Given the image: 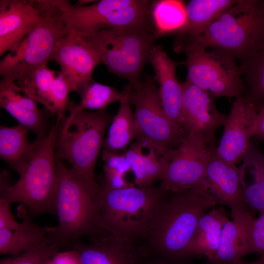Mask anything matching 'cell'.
Wrapping results in <instances>:
<instances>
[{
  "mask_svg": "<svg viewBox=\"0 0 264 264\" xmlns=\"http://www.w3.org/2000/svg\"><path fill=\"white\" fill-rule=\"evenodd\" d=\"M205 181L218 203L231 209L232 216L250 210L244 201L238 168L220 159L216 152L207 166Z\"/></svg>",
  "mask_w": 264,
  "mask_h": 264,
  "instance_id": "cell-19",
  "label": "cell"
},
{
  "mask_svg": "<svg viewBox=\"0 0 264 264\" xmlns=\"http://www.w3.org/2000/svg\"><path fill=\"white\" fill-rule=\"evenodd\" d=\"M181 84L186 133L190 129H195L207 142L217 146L216 131L219 127L224 125L227 116L217 110L215 98L209 93L196 87L187 79Z\"/></svg>",
  "mask_w": 264,
  "mask_h": 264,
  "instance_id": "cell-16",
  "label": "cell"
},
{
  "mask_svg": "<svg viewBox=\"0 0 264 264\" xmlns=\"http://www.w3.org/2000/svg\"><path fill=\"white\" fill-rule=\"evenodd\" d=\"M68 86L61 72L54 81L46 110L52 115L63 116L68 109Z\"/></svg>",
  "mask_w": 264,
  "mask_h": 264,
  "instance_id": "cell-35",
  "label": "cell"
},
{
  "mask_svg": "<svg viewBox=\"0 0 264 264\" xmlns=\"http://www.w3.org/2000/svg\"><path fill=\"white\" fill-rule=\"evenodd\" d=\"M217 148L207 142L197 130H189L177 148L161 157L163 170L159 187L172 193L204 183L207 166Z\"/></svg>",
  "mask_w": 264,
  "mask_h": 264,
  "instance_id": "cell-12",
  "label": "cell"
},
{
  "mask_svg": "<svg viewBox=\"0 0 264 264\" xmlns=\"http://www.w3.org/2000/svg\"><path fill=\"white\" fill-rule=\"evenodd\" d=\"M48 0H0V56L16 47L44 19Z\"/></svg>",
  "mask_w": 264,
  "mask_h": 264,
  "instance_id": "cell-14",
  "label": "cell"
},
{
  "mask_svg": "<svg viewBox=\"0 0 264 264\" xmlns=\"http://www.w3.org/2000/svg\"><path fill=\"white\" fill-rule=\"evenodd\" d=\"M52 261L53 264H82L78 252L73 249L59 252Z\"/></svg>",
  "mask_w": 264,
  "mask_h": 264,
  "instance_id": "cell-38",
  "label": "cell"
},
{
  "mask_svg": "<svg viewBox=\"0 0 264 264\" xmlns=\"http://www.w3.org/2000/svg\"><path fill=\"white\" fill-rule=\"evenodd\" d=\"M20 225L11 212L10 204L0 200V229L15 230Z\"/></svg>",
  "mask_w": 264,
  "mask_h": 264,
  "instance_id": "cell-37",
  "label": "cell"
},
{
  "mask_svg": "<svg viewBox=\"0 0 264 264\" xmlns=\"http://www.w3.org/2000/svg\"><path fill=\"white\" fill-rule=\"evenodd\" d=\"M22 205L19 210L22 218L19 227L15 230L0 229L1 254L17 255L44 243L52 242L46 227H41L34 222L31 212Z\"/></svg>",
  "mask_w": 264,
  "mask_h": 264,
  "instance_id": "cell-23",
  "label": "cell"
},
{
  "mask_svg": "<svg viewBox=\"0 0 264 264\" xmlns=\"http://www.w3.org/2000/svg\"><path fill=\"white\" fill-rule=\"evenodd\" d=\"M148 62L153 66L159 85L160 98L166 115L185 132L183 89L176 75L177 66L185 63L172 60L161 45L156 44L151 51Z\"/></svg>",
  "mask_w": 264,
  "mask_h": 264,
  "instance_id": "cell-17",
  "label": "cell"
},
{
  "mask_svg": "<svg viewBox=\"0 0 264 264\" xmlns=\"http://www.w3.org/2000/svg\"><path fill=\"white\" fill-rule=\"evenodd\" d=\"M66 118L58 116L47 135L34 142L31 155L16 182L9 185L6 172L1 173L0 200L25 205L33 217L44 213L56 215L59 173L55 149Z\"/></svg>",
  "mask_w": 264,
  "mask_h": 264,
  "instance_id": "cell-2",
  "label": "cell"
},
{
  "mask_svg": "<svg viewBox=\"0 0 264 264\" xmlns=\"http://www.w3.org/2000/svg\"><path fill=\"white\" fill-rule=\"evenodd\" d=\"M51 60L61 67V73L70 91H78L93 81L92 73L100 63L94 48L80 35L68 33L57 43Z\"/></svg>",
  "mask_w": 264,
  "mask_h": 264,
  "instance_id": "cell-13",
  "label": "cell"
},
{
  "mask_svg": "<svg viewBox=\"0 0 264 264\" xmlns=\"http://www.w3.org/2000/svg\"><path fill=\"white\" fill-rule=\"evenodd\" d=\"M254 136L259 139H264V103L259 106L256 120Z\"/></svg>",
  "mask_w": 264,
  "mask_h": 264,
  "instance_id": "cell-39",
  "label": "cell"
},
{
  "mask_svg": "<svg viewBox=\"0 0 264 264\" xmlns=\"http://www.w3.org/2000/svg\"><path fill=\"white\" fill-rule=\"evenodd\" d=\"M262 2H263V5L264 6V0H262Z\"/></svg>",
  "mask_w": 264,
  "mask_h": 264,
  "instance_id": "cell-43",
  "label": "cell"
},
{
  "mask_svg": "<svg viewBox=\"0 0 264 264\" xmlns=\"http://www.w3.org/2000/svg\"><path fill=\"white\" fill-rule=\"evenodd\" d=\"M119 102L118 110L110 124L103 144V150L111 153H118L138 135L134 113L128 97Z\"/></svg>",
  "mask_w": 264,
  "mask_h": 264,
  "instance_id": "cell-28",
  "label": "cell"
},
{
  "mask_svg": "<svg viewBox=\"0 0 264 264\" xmlns=\"http://www.w3.org/2000/svg\"><path fill=\"white\" fill-rule=\"evenodd\" d=\"M145 143L140 139L132 143L125 152L135 176V183L139 187H149L159 179L163 172V164L161 157L153 149H149L145 154L143 149Z\"/></svg>",
  "mask_w": 264,
  "mask_h": 264,
  "instance_id": "cell-27",
  "label": "cell"
},
{
  "mask_svg": "<svg viewBox=\"0 0 264 264\" xmlns=\"http://www.w3.org/2000/svg\"><path fill=\"white\" fill-rule=\"evenodd\" d=\"M28 131L18 124L15 127L0 125V156L20 175L32 152L34 143L29 141Z\"/></svg>",
  "mask_w": 264,
  "mask_h": 264,
  "instance_id": "cell-25",
  "label": "cell"
},
{
  "mask_svg": "<svg viewBox=\"0 0 264 264\" xmlns=\"http://www.w3.org/2000/svg\"><path fill=\"white\" fill-rule=\"evenodd\" d=\"M259 106L246 96L236 98L224 125V129L216 155L224 161L236 164L242 161L255 135Z\"/></svg>",
  "mask_w": 264,
  "mask_h": 264,
  "instance_id": "cell-15",
  "label": "cell"
},
{
  "mask_svg": "<svg viewBox=\"0 0 264 264\" xmlns=\"http://www.w3.org/2000/svg\"><path fill=\"white\" fill-rule=\"evenodd\" d=\"M174 49L186 55L187 79L214 98H237L245 94L239 66L228 53L216 48L207 51L181 36H177Z\"/></svg>",
  "mask_w": 264,
  "mask_h": 264,
  "instance_id": "cell-9",
  "label": "cell"
},
{
  "mask_svg": "<svg viewBox=\"0 0 264 264\" xmlns=\"http://www.w3.org/2000/svg\"><path fill=\"white\" fill-rule=\"evenodd\" d=\"M206 49L228 53L243 63L264 43V6L262 0H237L197 36H180Z\"/></svg>",
  "mask_w": 264,
  "mask_h": 264,
  "instance_id": "cell-4",
  "label": "cell"
},
{
  "mask_svg": "<svg viewBox=\"0 0 264 264\" xmlns=\"http://www.w3.org/2000/svg\"><path fill=\"white\" fill-rule=\"evenodd\" d=\"M57 243H44L17 255L1 259L0 264H46L59 252Z\"/></svg>",
  "mask_w": 264,
  "mask_h": 264,
  "instance_id": "cell-34",
  "label": "cell"
},
{
  "mask_svg": "<svg viewBox=\"0 0 264 264\" xmlns=\"http://www.w3.org/2000/svg\"><path fill=\"white\" fill-rule=\"evenodd\" d=\"M44 19L0 61L2 79L18 85L47 65L58 41L67 34L59 9L52 0Z\"/></svg>",
  "mask_w": 264,
  "mask_h": 264,
  "instance_id": "cell-10",
  "label": "cell"
},
{
  "mask_svg": "<svg viewBox=\"0 0 264 264\" xmlns=\"http://www.w3.org/2000/svg\"><path fill=\"white\" fill-rule=\"evenodd\" d=\"M101 188L105 228L134 243L146 239L168 193L154 186L113 189L103 183Z\"/></svg>",
  "mask_w": 264,
  "mask_h": 264,
  "instance_id": "cell-5",
  "label": "cell"
},
{
  "mask_svg": "<svg viewBox=\"0 0 264 264\" xmlns=\"http://www.w3.org/2000/svg\"><path fill=\"white\" fill-rule=\"evenodd\" d=\"M59 9L67 34L87 35L102 29L153 24V1L101 0L89 5L52 0Z\"/></svg>",
  "mask_w": 264,
  "mask_h": 264,
  "instance_id": "cell-8",
  "label": "cell"
},
{
  "mask_svg": "<svg viewBox=\"0 0 264 264\" xmlns=\"http://www.w3.org/2000/svg\"><path fill=\"white\" fill-rule=\"evenodd\" d=\"M69 115L61 128L55 157L67 160L73 169L94 178V170L104 135L113 116L106 110H75L69 104Z\"/></svg>",
  "mask_w": 264,
  "mask_h": 264,
  "instance_id": "cell-7",
  "label": "cell"
},
{
  "mask_svg": "<svg viewBox=\"0 0 264 264\" xmlns=\"http://www.w3.org/2000/svg\"><path fill=\"white\" fill-rule=\"evenodd\" d=\"M254 213L246 210L225 223L216 256L208 264H231L250 254V231Z\"/></svg>",
  "mask_w": 264,
  "mask_h": 264,
  "instance_id": "cell-20",
  "label": "cell"
},
{
  "mask_svg": "<svg viewBox=\"0 0 264 264\" xmlns=\"http://www.w3.org/2000/svg\"><path fill=\"white\" fill-rule=\"evenodd\" d=\"M239 66L246 86L244 96L258 106L264 103V43Z\"/></svg>",
  "mask_w": 264,
  "mask_h": 264,
  "instance_id": "cell-31",
  "label": "cell"
},
{
  "mask_svg": "<svg viewBox=\"0 0 264 264\" xmlns=\"http://www.w3.org/2000/svg\"><path fill=\"white\" fill-rule=\"evenodd\" d=\"M237 0H191L186 4V21L177 36H197Z\"/></svg>",
  "mask_w": 264,
  "mask_h": 264,
  "instance_id": "cell-26",
  "label": "cell"
},
{
  "mask_svg": "<svg viewBox=\"0 0 264 264\" xmlns=\"http://www.w3.org/2000/svg\"><path fill=\"white\" fill-rule=\"evenodd\" d=\"M250 252L264 257V212L252 222L250 231Z\"/></svg>",
  "mask_w": 264,
  "mask_h": 264,
  "instance_id": "cell-36",
  "label": "cell"
},
{
  "mask_svg": "<svg viewBox=\"0 0 264 264\" xmlns=\"http://www.w3.org/2000/svg\"><path fill=\"white\" fill-rule=\"evenodd\" d=\"M167 264L166 263H156V264Z\"/></svg>",
  "mask_w": 264,
  "mask_h": 264,
  "instance_id": "cell-42",
  "label": "cell"
},
{
  "mask_svg": "<svg viewBox=\"0 0 264 264\" xmlns=\"http://www.w3.org/2000/svg\"><path fill=\"white\" fill-rule=\"evenodd\" d=\"M155 76L148 74L136 88L129 85L125 90L134 106L138 135L146 148L153 149L159 157L177 148L186 133L166 115L161 102Z\"/></svg>",
  "mask_w": 264,
  "mask_h": 264,
  "instance_id": "cell-11",
  "label": "cell"
},
{
  "mask_svg": "<svg viewBox=\"0 0 264 264\" xmlns=\"http://www.w3.org/2000/svg\"><path fill=\"white\" fill-rule=\"evenodd\" d=\"M57 76L56 72L44 66L36 69L25 81L15 84L16 88L46 109Z\"/></svg>",
  "mask_w": 264,
  "mask_h": 264,
  "instance_id": "cell-32",
  "label": "cell"
},
{
  "mask_svg": "<svg viewBox=\"0 0 264 264\" xmlns=\"http://www.w3.org/2000/svg\"><path fill=\"white\" fill-rule=\"evenodd\" d=\"M81 97L79 104L69 100V104L77 110L106 109L115 102L127 98L125 91L119 92L115 88L95 82L94 80L83 87L78 92Z\"/></svg>",
  "mask_w": 264,
  "mask_h": 264,
  "instance_id": "cell-30",
  "label": "cell"
},
{
  "mask_svg": "<svg viewBox=\"0 0 264 264\" xmlns=\"http://www.w3.org/2000/svg\"><path fill=\"white\" fill-rule=\"evenodd\" d=\"M228 220L222 207H214L204 214L189 244L187 256L203 254L209 261L213 260L218 250L222 228Z\"/></svg>",
  "mask_w": 264,
  "mask_h": 264,
  "instance_id": "cell-24",
  "label": "cell"
},
{
  "mask_svg": "<svg viewBox=\"0 0 264 264\" xmlns=\"http://www.w3.org/2000/svg\"><path fill=\"white\" fill-rule=\"evenodd\" d=\"M231 264H264V257L261 256L258 260L252 263H244L240 261Z\"/></svg>",
  "mask_w": 264,
  "mask_h": 264,
  "instance_id": "cell-40",
  "label": "cell"
},
{
  "mask_svg": "<svg viewBox=\"0 0 264 264\" xmlns=\"http://www.w3.org/2000/svg\"><path fill=\"white\" fill-rule=\"evenodd\" d=\"M81 36L96 50L109 71L127 80L132 88L142 83L143 68L160 37L153 24L105 29Z\"/></svg>",
  "mask_w": 264,
  "mask_h": 264,
  "instance_id": "cell-6",
  "label": "cell"
},
{
  "mask_svg": "<svg viewBox=\"0 0 264 264\" xmlns=\"http://www.w3.org/2000/svg\"><path fill=\"white\" fill-rule=\"evenodd\" d=\"M186 4L179 0L153 1L151 17L153 24L160 37L176 33L185 23Z\"/></svg>",
  "mask_w": 264,
  "mask_h": 264,
  "instance_id": "cell-29",
  "label": "cell"
},
{
  "mask_svg": "<svg viewBox=\"0 0 264 264\" xmlns=\"http://www.w3.org/2000/svg\"><path fill=\"white\" fill-rule=\"evenodd\" d=\"M104 181L103 184L113 189H122L133 185L126 181L124 176L131 171L125 154L111 153L103 150Z\"/></svg>",
  "mask_w": 264,
  "mask_h": 264,
  "instance_id": "cell-33",
  "label": "cell"
},
{
  "mask_svg": "<svg viewBox=\"0 0 264 264\" xmlns=\"http://www.w3.org/2000/svg\"><path fill=\"white\" fill-rule=\"evenodd\" d=\"M59 173L56 215L59 223L46 227L52 242L71 249L84 236L93 239L106 228L101 218L102 188L94 178L68 168L56 157Z\"/></svg>",
  "mask_w": 264,
  "mask_h": 264,
  "instance_id": "cell-1",
  "label": "cell"
},
{
  "mask_svg": "<svg viewBox=\"0 0 264 264\" xmlns=\"http://www.w3.org/2000/svg\"><path fill=\"white\" fill-rule=\"evenodd\" d=\"M238 168L245 202L251 211L264 212V155L251 141Z\"/></svg>",
  "mask_w": 264,
  "mask_h": 264,
  "instance_id": "cell-22",
  "label": "cell"
},
{
  "mask_svg": "<svg viewBox=\"0 0 264 264\" xmlns=\"http://www.w3.org/2000/svg\"><path fill=\"white\" fill-rule=\"evenodd\" d=\"M217 204L205 181L189 189L168 193L145 239L146 246L167 258L187 257L200 218Z\"/></svg>",
  "mask_w": 264,
  "mask_h": 264,
  "instance_id": "cell-3",
  "label": "cell"
},
{
  "mask_svg": "<svg viewBox=\"0 0 264 264\" xmlns=\"http://www.w3.org/2000/svg\"><path fill=\"white\" fill-rule=\"evenodd\" d=\"M46 264H53L52 260H51L50 261H49L48 263H47Z\"/></svg>",
  "mask_w": 264,
  "mask_h": 264,
  "instance_id": "cell-41",
  "label": "cell"
},
{
  "mask_svg": "<svg viewBox=\"0 0 264 264\" xmlns=\"http://www.w3.org/2000/svg\"><path fill=\"white\" fill-rule=\"evenodd\" d=\"M15 88L14 82L2 79L0 82V105L28 131L34 132L38 139L44 137L46 132L44 112L36 102Z\"/></svg>",
  "mask_w": 264,
  "mask_h": 264,
  "instance_id": "cell-21",
  "label": "cell"
},
{
  "mask_svg": "<svg viewBox=\"0 0 264 264\" xmlns=\"http://www.w3.org/2000/svg\"><path fill=\"white\" fill-rule=\"evenodd\" d=\"M91 242H78L77 251L82 264H139L140 250L129 239L105 229Z\"/></svg>",
  "mask_w": 264,
  "mask_h": 264,
  "instance_id": "cell-18",
  "label": "cell"
}]
</instances>
